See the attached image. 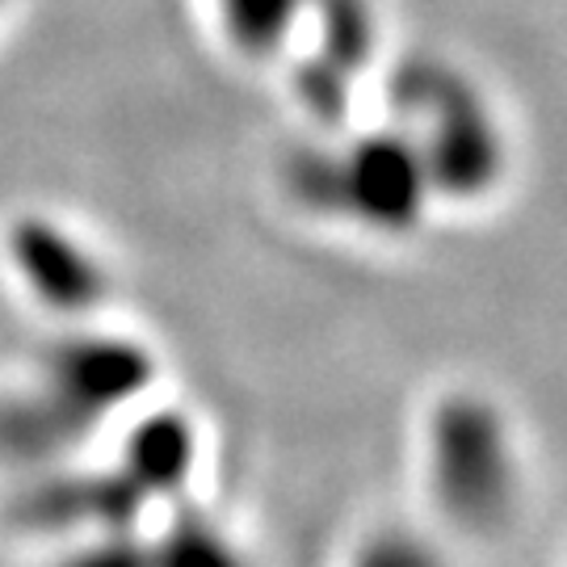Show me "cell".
Returning a JSON list of instances; mask_svg holds the SVG:
<instances>
[{"mask_svg":"<svg viewBox=\"0 0 567 567\" xmlns=\"http://www.w3.org/2000/svg\"><path fill=\"white\" fill-rule=\"evenodd\" d=\"M198 466V433L177 412H156L135 421L126 433V446L118 458V475L140 492L143 501L152 496H177L185 480Z\"/></svg>","mask_w":567,"mask_h":567,"instance_id":"cell-6","label":"cell"},{"mask_svg":"<svg viewBox=\"0 0 567 567\" xmlns=\"http://www.w3.org/2000/svg\"><path fill=\"white\" fill-rule=\"evenodd\" d=\"M421 97H429V110H421L425 135H412V143L425 161L433 194H487L505 168V140L492 110L454 76H421Z\"/></svg>","mask_w":567,"mask_h":567,"instance_id":"cell-4","label":"cell"},{"mask_svg":"<svg viewBox=\"0 0 567 567\" xmlns=\"http://www.w3.org/2000/svg\"><path fill=\"white\" fill-rule=\"evenodd\" d=\"M9 265L18 269L21 286L39 299L42 307L60 316H84L105 303L110 295V269L102 252L68 231L47 215H21L9 227Z\"/></svg>","mask_w":567,"mask_h":567,"instance_id":"cell-5","label":"cell"},{"mask_svg":"<svg viewBox=\"0 0 567 567\" xmlns=\"http://www.w3.org/2000/svg\"><path fill=\"white\" fill-rule=\"evenodd\" d=\"M299 0H224L227 34L252 55L278 51Z\"/></svg>","mask_w":567,"mask_h":567,"instance_id":"cell-8","label":"cell"},{"mask_svg":"<svg viewBox=\"0 0 567 567\" xmlns=\"http://www.w3.org/2000/svg\"><path fill=\"white\" fill-rule=\"evenodd\" d=\"M429 487L454 526H501L517 496V454L505 416L480 395H450L429 416Z\"/></svg>","mask_w":567,"mask_h":567,"instance_id":"cell-3","label":"cell"},{"mask_svg":"<svg viewBox=\"0 0 567 567\" xmlns=\"http://www.w3.org/2000/svg\"><path fill=\"white\" fill-rule=\"evenodd\" d=\"M353 567H446L442 550L412 529H379L353 555Z\"/></svg>","mask_w":567,"mask_h":567,"instance_id":"cell-9","label":"cell"},{"mask_svg":"<svg viewBox=\"0 0 567 567\" xmlns=\"http://www.w3.org/2000/svg\"><path fill=\"white\" fill-rule=\"evenodd\" d=\"M0 4H4V0H0Z\"/></svg>","mask_w":567,"mask_h":567,"instance_id":"cell-11","label":"cell"},{"mask_svg":"<svg viewBox=\"0 0 567 567\" xmlns=\"http://www.w3.org/2000/svg\"><path fill=\"white\" fill-rule=\"evenodd\" d=\"M63 567H147V543H140L126 529H102L97 543L72 550Z\"/></svg>","mask_w":567,"mask_h":567,"instance_id":"cell-10","label":"cell"},{"mask_svg":"<svg viewBox=\"0 0 567 567\" xmlns=\"http://www.w3.org/2000/svg\"><path fill=\"white\" fill-rule=\"evenodd\" d=\"M152 386V358L122 337H68L39 374V391L0 404V442L21 458H51L76 446L105 416L126 412Z\"/></svg>","mask_w":567,"mask_h":567,"instance_id":"cell-1","label":"cell"},{"mask_svg":"<svg viewBox=\"0 0 567 567\" xmlns=\"http://www.w3.org/2000/svg\"><path fill=\"white\" fill-rule=\"evenodd\" d=\"M147 567H248L231 534L203 513H173L156 543H147Z\"/></svg>","mask_w":567,"mask_h":567,"instance_id":"cell-7","label":"cell"},{"mask_svg":"<svg viewBox=\"0 0 567 567\" xmlns=\"http://www.w3.org/2000/svg\"><path fill=\"white\" fill-rule=\"evenodd\" d=\"M295 189L307 206L379 236L412 231L433 203L425 161L408 131H374L344 152L303 156L295 168Z\"/></svg>","mask_w":567,"mask_h":567,"instance_id":"cell-2","label":"cell"}]
</instances>
